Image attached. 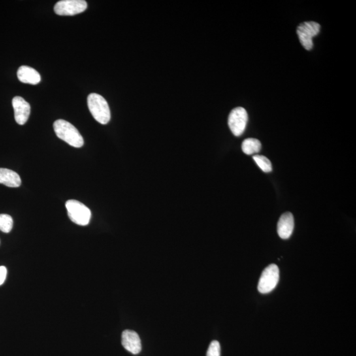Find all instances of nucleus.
I'll return each mask as SVG.
<instances>
[{
  "instance_id": "obj_1",
  "label": "nucleus",
  "mask_w": 356,
  "mask_h": 356,
  "mask_svg": "<svg viewBox=\"0 0 356 356\" xmlns=\"http://www.w3.org/2000/svg\"><path fill=\"white\" fill-rule=\"evenodd\" d=\"M54 129L57 137L70 146L81 148L84 145V139L78 129L68 121L57 119L54 123Z\"/></svg>"
},
{
  "instance_id": "obj_2",
  "label": "nucleus",
  "mask_w": 356,
  "mask_h": 356,
  "mask_svg": "<svg viewBox=\"0 0 356 356\" xmlns=\"http://www.w3.org/2000/svg\"><path fill=\"white\" fill-rule=\"evenodd\" d=\"M87 104L93 118L101 123L106 125L109 122L111 114L107 101L101 95L91 93L87 98Z\"/></svg>"
},
{
  "instance_id": "obj_3",
  "label": "nucleus",
  "mask_w": 356,
  "mask_h": 356,
  "mask_svg": "<svg viewBox=\"0 0 356 356\" xmlns=\"http://www.w3.org/2000/svg\"><path fill=\"white\" fill-rule=\"evenodd\" d=\"M68 217L73 223L80 226L89 225L91 218V211L84 204L76 200L66 202Z\"/></svg>"
},
{
  "instance_id": "obj_4",
  "label": "nucleus",
  "mask_w": 356,
  "mask_h": 356,
  "mask_svg": "<svg viewBox=\"0 0 356 356\" xmlns=\"http://www.w3.org/2000/svg\"><path fill=\"white\" fill-rule=\"evenodd\" d=\"M280 272L278 266L271 264L265 268L258 283V291L261 294L271 293L278 284Z\"/></svg>"
},
{
  "instance_id": "obj_5",
  "label": "nucleus",
  "mask_w": 356,
  "mask_h": 356,
  "mask_svg": "<svg viewBox=\"0 0 356 356\" xmlns=\"http://www.w3.org/2000/svg\"><path fill=\"white\" fill-rule=\"evenodd\" d=\"M320 30H321V25L314 21L304 22L298 27L297 34L300 43L306 50H312L313 38L319 35Z\"/></svg>"
},
{
  "instance_id": "obj_6",
  "label": "nucleus",
  "mask_w": 356,
  "mask_h": 356,
  "mask_svg": "<svg viewBox=\"0 0 356 356\" xmlns=\"http://www.w3.org/2000/svg\"><path fill=\"white\" fill-rule=\"evenodd\" d=\"M87 8L85 0H61L54 6V12L58 16H73L84 12Z\"/></svg>"
},
{
  "instance_id": "obj_7",
  "label": "nucleus",
  "mask_w": 356,
  "mask_h": 356,
  "mask_svg": "<svg viewBox=\"0 0 356 356\" xmlns=\"http://www.w3.org/2000/svg\"><path fill=\"white\" fill-rule=\"evenodd\" d=\"M248 114L245 108L237 107L231 111L229 117V125L234 135H242L247 126Z\"/></svg>"
},
{
  "instance_id": "obj_8",
  "label": "nucleus",
  "mask_w": 356,
  "mask_h": 356,
  "mask_svg": "<svg viewBox=\"0 0 356 356\" xmlns=\"http://www.w3.org/2000/svg\"><path fill=\"white\" fill-rule=\"evenodd\" d=\"M12 105L16 122L19 125L25 124L31 114V106L29 103L22 97H16L12 100Z\"/></svg>"
},
{
  "instance_id": "obj_9",
  "label": "nucleus",
  "mask_w": 356,
  "mask_h": 356,
  "mask_svg": "<svg viewBox=\"0 0 356 356\" xmlns=\"http://www.w3.org/2000/svg\"><path fill=\"white\" fill-rule=\"evenodd\" d=\"M121 344L126 350L133 354H138L141 351V341L137 332L125 330L121 335Z\"/></svg>"
},
{
  "instance_id": "obj_10",
  "label": "nucleus",
  "mask_w": 356,
  "mask_h": 356,
  "mask_svg": "<svg viewBox=\"0 0 356 356\" xmlns=\"http://www.w3.org/2000/svg\"><path fill=\"white\" fill-rule=\"evenodd\" d=\"M294 229V219L291 212L283 213L279 219L277 232L279 237L287 240L293 234Z\"/></svg>"
},
{
  "instance_id": "obj_11",
  "label": "nucleus",
  "mask_w": 356,
  "mask_h": 356,
  "mask_svg": "<svg viewBox=\"0 0 356 356\" xmlns=\"http://www.w3.org/2000/svg\"><path fill=\"white\" fill-rule=\"evenodd\" d=\"M18 78L21 82L34 85L38 84L41 81V77L37 70L27 65L19 68Z\"/></svg>"
},
{
  "instance_id": "obj_12",
  "label": "nucleus",
  "mask_w": 356,
  "mask_h": 356,
  "mask_svg": "<svg viewBox=\"0 0 356 356\" xmlns=\"http://www.w3.org/2000/svg\"><path fill=\"white\" fill-rule=\"evenodd\" d=\"M0 183L10 187H18L21 184V180L17 172L0 168Z\"/></svg>"
},
{
  "instance_id": "obj_13",
  "label": "nucleus",
  "mask_w": 356,
  "mask_h": 356,
  "mask_svg": "<svg viewBox=\"0 0 356 356\" xmlns=\"http://www.w3.org/2000/svg\"><path fill=\"white\" fill-rule=\"evenodd\" d=\"M242 149L245 154L251 155L258 153L261 151V144L257 138H246L242 143Z\"/></svg>"
},
{
  "instance_id": "obj_14",
  "label": "nucleus",
  "mask_w": 356,
  "mask_h": 356,
  "mask_svg": "<svg viewBox=\"0 0 356 356\" xmlns=\"http://www.w3.org/2000/svg\"><path fill=\"white\" fill-rule=\"evenodd\" d=\"M14 227V220L9 215L0 214V230L9 233Z\"/></svg>"
},
{
  "instance_id": "obj_15",
  "label": "nucleus",
  "mask_w": 356,
  "mask_h": 356,
  "mask_svg": "<svg viewBox=\"0 0 356 356\" xmlns=\"http://www.w3.org/2000/svg\"><path fill=\"white\" fill-rule=\"evenodd\" d=\"M256 164L262 170V171L268 173L272 171V165L269 160L262 155H255L253 157Z\"/></svg>"
},
{
  "instance_id": "obj_16",
  "label": "nucleus",
  "mask_w": 356,
  "mask_h": 356,
  "mask_svg": "<svg viewBox=\"0 0 356 356\" xmlns=\"http://www.w3.org/2000/svg\"><path fill=\"white\" fill-rule=\"evenodd\" d=\"M206 356H221V345L218 341L214 340L210 343Z\"/></svg>"
},
{
  "instance_id": "obj_17",
  "label": "nucleus",
  "mask_w": 356,
  "mask_h": 356,
  "mask_svg": "<svg viewBox=\"0 0 356 356\" xmlns=\"http://www.w3.org/2000/svg\"><path fill=\"white\" fill-rule=\"evenodd\" d=\"M8 270L6 266H0V286L3 284L7 277Z\"/></svg>"
}]
</instances>
